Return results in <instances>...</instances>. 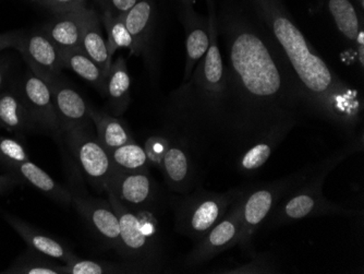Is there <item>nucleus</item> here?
<instances>
[{
  "mask_svg": "<svg viewBox=\"0 0 364 274\" xmlns=\"http://www.w3.org/2000/svg\"><path fill=\"white\" fill-rule=\"evenodd\" d=\"M218 22L226 48L231 147L240 155L264 137L291 132L308 110L267 28L232 8L218 14Z\"/></svg>",
  "mask_w": 364,
  "mask_h": 274,
  "instance_id": "obj_1",
  "label": "nucleus"
},
{
  "mask_svg": "<svg viewBox=\"0 0 364 274\" xmlns=\"http://www.w3.org/2000/svg\"><path fill=\"white\" fill-rule=\"evenodd\" d=\"M283 53L308 112L353 136L361 124L363 99L327 65L294 23L282 0H247Z\"/></svg>",
  "mask_w": 364,
  "mask_h": 274,
  "instance_id": "obj_2",
  "label": "nucleus"
},
{
  "mask_svg": "<svg viewBox=\"0 0 364 274\" xmlns=\"http://www.w3.org/2000/svg\"><path fill=\"white\" fill-rule=\"evenodd\" d=\"M210 47L198 61L191 78L175 93V110L198 135L213 137L231 147L229 125V92L226 66L218 42V12L215 0H206Z\"/></svg>",
  "mask_w": 364,
  "mask_h": 274,
  "instance_id": "obj_3",
  "label": "nucleus"
},
{
  "mask_svg": "<svg viewBox=\"0 0 364 274\" xmlns=\"http://www.w3.org/2000/svg\"><path fill=\"white\" fill-rule=\"evenodd\" d=\"M362 149H363V135L361 134L359 139H355L343 150L321 162L318 169L306 181L292 189L274 208L273 211L264 223L265 228H275L282 225L291 224L296 221L314 218V216H331V214L357 216V210L345 208L341 204L327 199L323 194V186L328 174L337 165L341 164L343 159L351 157L355 152H359Z\"/></svg>",
  "mask_w": 364,
  "mask_h": 274,
  "instance_id": "obj_4",
  "label": "nucleus"
},
{
  "mask_svg": "<svg viewBox=\"0 0 364 274\" xmlns=\"http://www.w3.org/2000/svg\"><path fill=\"white\" fill-rule=\"evenodd\" d=\"M320 167H306L292 175L272 183L255 186L252 189L245 188L241 209V228L238 245L249 255L255 253L253 238L263 226L274 208L294 188L310 177Z\"/></svg>",
  "mask_w": 364,
  "mask_h": 274,
  "instance_id": "obj_5",
  "label": "nucleus"
},
{
  "mask_svg": "<svg viewBox=\"0 0 364 274\" xmlns=\"http://www.w3.org/2000/svg\"><path fill=\"white\" fill-rule=\"evenodd\" d=\"M242 190L214 192L198 188L191 194H183L173 200L176 231L196 244L226 216Z\"/></svg>",
  "mask_w": 364,
  "mask_h": 274,
  "instance_id": "obj_6",
  "label": "nucleus"
},
{
  "mask_svg": "<svg viewBox=\"0 0 364 274\" xmlns=\"http://www.w3.org/2000/svg\"><path fill=\"white\" fill-rule=\"evenodd\" d=\"M120 223L122 249L119 257L128 263H140L159 272L161 270V246L159 237L144 232L136 211L127 208L112 192H106Z\"/></svg>",
  "mask_w": 364,
  "mask_h": 274,
  "instance_id": "obj_7",
  "label": "nucleus"
},
{
  "mask_svg": "<svg viewBox=\"0 0 364 274\" xmlns=\"http://www.w3.org/2000/svg\"><path fill=\"white\" fill-rule=\"evenodd\" d=\"M63 136L85 179L98 192H105L114 171L109 153L90 128L65 129Z\"/></svg>",
  "mask_w": 364,
  "mask_h": 274,
  "instance_id": "obj_8",
  "label": "nucleus"
},
{
  "mask_svg": "<svg viewBox=\"0 0 364 274\" xmlns=\"http://www.w3.org/2000/svg\"><path fill=\"white\" fill-rule=\"evenodd\" d=\"M245 188L229 209L226 216L215 224L208 234L198 241L185 260L188 268H196L212 260L213 258L238 245L241 228V209Z\"/></svg>",
  "mask_w": 364,
  "mask_h": 274,
  "instance_id": "obj_9",
  "label": "nucleus"
},
{
  "mask_svg": "<svg viewBox=\"0 0 364 274\" xmlns=\"http://www.w3.org/2000/svg\"><path fill=\"white\" fill-rule=\"evenodd\" d=\"M106 192L134 211L155 212L161 201V190L150 171L124 172L114 169Z\"/></svg>",
  "mask_w": 364,
  "mask_h": 274,
  "instance_id": "obj_10",
  "label": "nucleus"
},
{
  "mask_svg": "<svg viewBox=\"0 0 364 274\" xmlns=\"http://www.w3.org/2000/svg\"><path fill=\"white\" fill-rule=\"evenodd\" d=\"M71 204L85 220L90 230L105 245L119 255L122 249L120 223L109 200L73 194Z\"/></svg>",
  "mask_w": 364,
  "mask_h": 274,
  "instance_id": "obj_11",
  "label": "nucleus"
},
{
  "mask_svg": "<svg viewBox=\"0 0 364 274\" xmlns=\"http://www.w3.org/2000/svg\"><path fill=\"white\" fill-rule=\"evenodd\" d=\"M36 127L63 136V126L55 106L52 90L42 78L28 69L19 89Z\"/></svg>",
  "mask_w": 364,
  "mask_h": 274,
  "instance_id": "obj_12",
  "label": "nucleus"
},
{
  "mask_svg": "<svg viewBox=\"0 0 364 274\" xmlns=\"http://www.w3.org/2000/svg\"><path fill=\"white\" fill-rule=\"evenodd\" d=\"M16 50L23 56L28 69L43 80L59 77L65 68L63 52L42 28L30 33H22Z\"/></svg>",
  "mask_w": 364,
  "mask_h": 274,
  "instance_id": "obj_13",
  "label": "nucleus"
},
{
  "mask_svg": "<svg viewBox=\"0 0 364 274\" xmlns=\"http://www.w3.org/2000/svg\"><path fill=\"white\" fill-rule=\"evenodd\" d=\"M44 81L52 90L55 106L63 126V134L65 129L90 128L93 124L92 106L87 103L83 96L61 79V75Z\"/></svg>",
  "mask_w": 364,
  "mask_h": 274,
  "instance_id": "obj_14",
  "label": "nucleus"
},
{
  "mask_svg": "<svg viewBox=\"0 0 364 274\" xmlns=\"http://www.w3.org/2000/svg\"><path fill=\"white\" fill-rule=\"evenodd\" d=\"M161 172L171 191L187 194L193 187L196 165L185 139L171 137Z\"/></svg>",
  "mask_w": 364,
  "mask_h": 274,
  "instance_id": "obj_15",
  "label": "nucleus"
},
{
  "mask_svg": "<svg viewBox=\"0 0 364 274\" xmlns=\"http://www.w3.org/2000/svg\"><path fill=\"white\" fill-rule=\"evenodd\" d=\"M182 24L186 32V65L183 83L191 78L198 61L203 58L210 47L208 19L198 16L193 9V4L183 5Z\"/></svg>",
  "mask_w": 364,
  "mask_h": 274,
  "instance_id": "obj_16",
  "label": "nucleus"
},
{
  "mask_svg": "<svg viewBox=\"0 0 364 274\" xmlns=\"http://www.w3.org/2000/svg\"><path fill=\"white\" fill-rule=\"evenodd\" d=\"M4 218L6 222L26 241L30 248L54 258L63 263H69L77 259V255L60 239L47 234L44 231L33 226L30 223L26 222L18 216L4 214Z\"/></svg>",
  "mask_w": 364,
  "mask_h": 274,
  "instance_id": "obj_17",
  "label": "nucleus"
},
{
  "mask_svg": "<svg viewBox=\"0 0 364 274\" xmlns=\"http://www.w3.org/2000/svg\"><path fill=\"white\" fill-rule=\"evenodd\" d=\"M0 164L8 169L12 175L21 179V181H26L50 199L61 204H70L73 202V192L65 186L57 183L52 176L43 171L38 165L31 162L30 159L24 162H14V161L0 159Z\"/></svg>",
  "mask_w": 364,
  "mask_h": 274,
  "instance_id": "obj_18",
  "label": "nucleus"
},
{
  "mask_svg": "<svg viewBox=\"0 0 364 274\" xmlns=\"http://www.w3.org/2000/svg\"><path fill=\"white\" fill-rule=\"evenodd\" d=\"M155 17V0H139L138 4L124 16V24L134 38V51L131 55L149 56L156 20Z\"/></svg>",
  "mask_w": 364,
  "mask_h": 274,
  "instance_id": "obj_19",
  "label": "nucleus"
},
{
  "mask_svg": "<svg viewBox=\"0 0 364 274\" xmlns=\"http://www.w3.org/2000/svg\"><path fill=\"white\" fill-rule=\"evenodd\" d=\"M87 8L56 14V17L43 26L42 30L61 52L81 48L82 28Z\"/></svg>",
  "mask_w": 364,
  "mask_h": 274,
  "instance_id": "obj_20",
  "label": "nucleus"
},
{
  "mask_svg": "<svg viewBox=\"0 0 364 274\" xmlns=\"http://www.w3.org/2000/svg\"><path fill=\"white\" fill-rule=\"evenodd\" d=\"M0 128L12 134H28L36 129L19 90L0 92Z\"/></svg>",
  "mask_w": 364,
  "mask_h": 274,
  "instance_id": "obj_21",
  "label": "nucleus"
},
{
  "mask_svg": "<svg viewBox=\"0 0 364 274\" xmlns=\"http://www.w3.org/2000/svg\"><path fill=\"white\" fill-rule=\"evenodd\" d=\"M105 96L112 115H124L131 103V77L122 56L112 60L106 79Z\"/></svg>",
  "mask_w": 364,
  "mask_h": 274,
  "instance_id": "obj_22",
  "label": "nucleus"
},
{
  "mask_svg": "<svg viewBox=\"0 0 364 274\" xmlns=\"http://www.w3.org/2000/svg\"><path fill=\"white\" fill-rule=\"evenodd\" d=\"M91 118L96 128V138L108 153L127 143L136 141L126 122L117 116L92 107Z\"/></svg>",
  "mask_w": 364,
  "mask_h": 274,
  "instance_id": "obj_23",
  "label": "nucleus"
},
{
  "mask_svg": "<svg viewBox=\"0 0 364 274\" xmlns=\"http://www.w3.org/2000/svg\"><path fill=\"white\" fill-rule=\"evenodd\" d=\"M288 135L289 132L287 130H280L253 143L252 146L249 147L237 157V172L245 176L257 173L269 161L274 151L285 140Z\"/></svg>",
  "mask_w": 364,
  "mask_h": 274,
  "instance_id": "obj_24",
  "label": "nucleus"
},
{
  "mask_svg": "<svg viewBox=\"0 0 364 274\" xmlns=\"http://www.w3.org/2000/svg\"><path fill=\"white\" fill-rule=\"evenodd\" d=\"M81 48L108 75L112 59L108 53L107 41L102 33L101 19L94 10L85 12L82 28Z\"/></svg>",
  "mask_w": 364,
  "mask_h": 274,
  "instance_id": "obj_25",
  "label": "nucleus"
},
{
  "mask_svg": "<svg viewBox=\"0 0 364 274\" xmlns=\"http://www.w3.org/2000/svg\"><path fill=\"white\" fill-rule=\"evenodd\" d=\"M38 253L28 247L22 255L16 258L3 273L7 274H68L67 263Z\"/></svg>",
  "mask_w": 364,
  "mask_h": 274,
  "instance_id": "obj_26",
  "label": "nucleus"
},
{
  "mask_svg": "<svg viewBox=\"0 0 364 274\" xmlns=\"http://www.w3.org/2000/svg\"><path fill=\"white\" fill-rule=\"evenodd\" d=\"M63 59L65 68L70 69L105 95L107 75L85 51L82 48L65 51L63 53Z\"/></svg>",
  "mask_w": 364,
  "mask_h": 274,
  "instance_id": "obj_27",
  "label": "nucleus"
},
{
  "mask_svg": "<svg viewBox=\"0 0 364 274\" xmlns=\"http://www.w3.org/2000/svg\"><path fill=\"white\" fill-rule=\"evenodd\" d=\"M68 274H134L155 273L154 270L140 263H112V261L90 260L77 257L71 263H67Z\"/></svg>",
  "mask_w": 364,
  "mask_h": 274,
  "instance_id": "obj_28",
  "label": "nucleus"
},
{
  "mask_svg": "<svg viewBox=\"0 0 364 274\" xmlns=\"http://www.w3.org/2000/svg\"><path fill=\"white\" fill-rule=\"evenodd\" d=\"M328 10L339 32L350 43H355L363 22L350 0H328Z\"/></svg>",
  "mask_w": 364,
  "mask_h": 274,
  "instance_id": "obj_29",
  "label": "nucleus"
},
{
  "mask_svg": "<svg viewBox=\"0 0 364 274\" xmlns=\"http://www.w3.org/2000/svg\"><path fill=\"white\" fill-rule=\"evenodd\" d=\"M114 169L124 172L150 171L144 149L134 142L127 143L109 153Z\"/></svg>",
  "mask_w": 364,
  "mask_h": 274,
  "instance_id": "obj_30",
  "label": "nucleus"
},
{
  "mask_svg": "<svg viewBox=\"0 0 364 274\" xmlns=\"http://www.w3.org/2000/svg\"><path fill=\"white\" fill-rule=\"evenodd\" d=\"M103 23L107 33V48L110 58H114L120 48H127L132 53L134 51V38L124 24V19L116 17L109 10H103Z\"/></svg>",
  "mask_w": 364,
  "mask_h": 274,
  "instance_id": "obj_31",
  "label": "nucleus"
},
{
  "mask_svg": "<svg viewBox=\"0 0 364 274\" xmlns=\"http://www.w3.org/2000/svg\"><path fill=\"white\" fill-rule=\"evenodd\" d=\"M251 261L238 265L236 267L225 268V269L218 270L216 273L225 274H269L279 273V268L275 265L271 258L267 255H257L253 253L251 255Z\"/></svg>",
  "mask_w": 364,
  "mask_h": 274,
  "instance_id": "obj_32",
  "label": "nucleus"
},
{
  "mask_svg": "<svg viewBox=\"0 0 364 274\" xmlns=\"http://www.w3.org/2000/svg\"><path fill=\"white\" fill-rule=\"evenodd\" d=\"M171 140V136L163 134L152 135L146 139L143 149H144L147 161L150 163L151 167H154L159 172L161 171L164 157L168 150Z\"/></svg>",
  "mask_w": 364,
  "mask_h": 274,
  "instance_id": "obj_33",
  "label": "nucleus"
},
{
  "mask_svg": "<svg viewBox=\"0 0 364 274\" xmlns=\"http://www.w3.org/2000/svg\"><path fill=\"white\" fill-rule=\"evenodd\" d=\"M0 159L14 162H24L28 161L30 157L28 150L19 140L0 135Z\"/></svg>",
  "mask_w": 364,
  "mask_h": 274,
  "instance_id": "obj_34",
  "label": "nucleus"
},
{
  "mask_svg": "<svg viewBox=\"0 0 364 274\" xmlns=\"http://www.w3.org/2000/svg\"><path fill=\"white\" fill-rule=\"evenodd\" d=\"M36 3L50 10L55 16L87 8V0H36Z\"/></svg>",
  "mask_w": 364,
  "mask_h": 274,
  "instance_id": "obj_35",
  "label": "nucleus"
},
{
  "mask_svg": "<svg viewBox=\"0 0 364 274\" xmlns=\"http://www.w3.org/2000/svg\"><path fill=\"white\" fill-rule=\"evenodd\" d=\"M138 1L139 0H104V9L109 10L116 17L124 19V16L138 4Z\"/></svg>",
  "mask_w": 364,
  "mask_h": 274,
  "instance_id": "obj_36",
  "label": "nucleus"
},
{
  "mask_svg": "<svg viewBox=\"0 0 364 274\" xmlns=\"http://www.w3.org/2000/svg\"><path fill=\"white\" fill-rule=\"evenodd\" d=\"M21 31H11L0 34V52L6 48H16L21 40Z\"/></svg>",
  "mask_w": 364,
  "mask_h": 274,
  "instance_id": "obj_37",
  "label": "nucleus"
},
{
  "mask_svg": "<svg viewBox=\"0 0 364 274\" xmlns=\"http://www.w3.org/2000/svg\"><path fill=\"white\" fill-rule=\"evenodd\" d=\"M20 183H22L21 179H18L16 176L12 175V174H10V175H0V195L9 191Z\"/></svg>",
  "mask_w": 364,
  "mask_h": 274,
  "instance_id": "obj_38",
  "label": "nucleus"
},
{
  "mask_svg": "<svg viewBox=\"0 0 364 274\" xmlns=\"http://www.w3.org/2000/svg\"><path fill=\"white\" fill-rule=\"evenodd\" d=\"M355 50H357L358 59H359L360 66L362 70L364 67V30L363 28L359 31L357 38H355Z\"/></svg>",
  "mask_w": 364,
  "mask_h": 274,
  "instance_id": "obj_39",
  "label": "nucleus"
},
{
  "mask_svg": "<svg viewBox=\"0 0 364 274\" xmlns=\"http://www.w3.org/2000/svg\"><path fill=\"white\" fill-rule=\"evenodd\" d=\"M8 65L5 61L0 60V92L3 91L7 80Z\"/></svg>",
  "mask_w": 364,
  "mask_h": 274,
  "instance_id": "obj_40",
  "label": "nucleus"
},
{
  "mask_svg": "<svg viewBox=\"0 0 364 274\" xmlns=\"http://www.w3.org/2000/svg\"><path fill=\"white\" fill-rule=\"evenodd\" d=\"M357 1L358 5H359L360 10L363 11L364 10V0H355Z\"/></svg>",
  "mask_w": 364,
  "mask_h": 274,
  "instance_id": "obj_41",
  "label": "nucleus"
},
{
  "mask_svg": "<svg viewBox=\"0 0 364 274\" xmlns=\"http://www.w3.org/2000/svg\"><path fill=\"white\" fill-rule=\"evenodd\" d=\"M179 1L182 5H190V4H193V0H179Z\"/></svg>",
  "mask_w": 364,
  "mask_h": 274,
  "instance_id": "obj_42",
  "label": "nucleus"
},
{
  "mask_svg": "<svg viewBox=\"0 0 364 274\" xmlns=\"http://www.w3.org/2000/svg\"><path fill=\"white\" fill-rule=\"evenodd\" d=\"M96 1H97L98 4H100V5H101V7L103 8L104 9V0H96Z\"/></svg>",
  "mask_w": 364,
  "mask_h": 274,
  "instance_id": "obj_43",
  "label": "nucleus"
},
{
  "mask_svg": "<svg viewBox=\"0 0 364 274\" xmlns=\"http://www.w3.org/2000/svg\"><path fill=\"white\" fill-rule=\"evenodd\" d=\"M32 1H36V0H32Z\"/></svg>",
  "mask_w": 364,
  "mask_h": 274,
  "instance_id": "obj_44",
  "label": "nucleus"
}]
</instances>
